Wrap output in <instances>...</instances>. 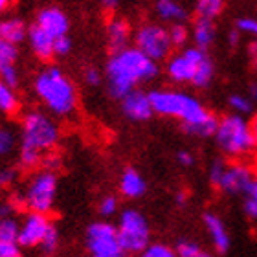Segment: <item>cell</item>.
<instances>
[{"label": "cell", "instance_id": "cell-1", "mask_svg": "<svg viewBox=\"0 0 257 257\" xmlns=\"http://www.w3.org/2000/svg\"><path fill=\"white\" fill-rule=\"evenodd\" d=\"M160 72V63L149 59L134 46L114 52L105 66L108 96L119 101L125 94L138 88V85L155 81Z\"/></svg>", "mask_w": 257, "mask_h": 257}, {"label": "cell", "instance_id": "cell-2", "mask_svg": "<svg viewBox=\"0 0 257 257\" xmlns=\"http://www.w3.org/2000/svg\"><path fill=\"white\" fill-rule=\"evenodd\" d=\"M33 92L54 118H70L77 110V86L55 64H46L33 77Z\"/></svg>", "mask_w": 257, "mask_h": 257}, {"label": "cell", "instance_id": "cell-3", "mask_svg": "<svg viewBox=\"0 0 257 257\" xmlns=\"http://www.w3.org/2000/svg\"><path fill=\"white\" fill-rule=\"evenodd\" d=\"M166 75L175 85L189 83L195 88H208L215 77V64L206 50L186 46L167 57Z\"/></svg>", "mask_w": 257, "mask_h": 257}, {"label": "cell", "instance_id": "cell-4", "mask_svg": "<svg viewBox=\"0 0 257 257\" xmlns=\"http://www.w3.org/2000/svg\"><path fill=\"white\" fill-rule=\"evenodd\" d=\"M155 114L177 119L178 123H193L209 112L204 103L193 94L178 88H156L149 92Z\"/></svg>", "mask_w": 257, "mask_h": 257}, {"label": "cell", "instance_id": "cell-5", "mask_svg": "<svg viewBox=\"0 0 257 257\" xmlns=\"http://www.w3.org/2000/svg\"><path fill=\"white\" fill-rule=\"evenodd\" d=\"M213 138L220 153L231 160H241L242 156H248L253 151L252 131L246 116L239 114L220 116Z\"/></svg>", "mask_w": 257, "mask_h": 257}, {"label": "cell", "instance_id": "cell-6", "mask_svg": "<svg viewBox=\"0 0 257 257\" xmlns=\"http://www.w3.org/2000/svg\"><path fill=\"white\" fill-rule=\"evenodd\" d=\"M57 188H59L57 173L48 171V169H39L28 178L22 193L15 195L11 202L17 209L26 208L28 211L50 215V211L55 206Z\"/></svg>", "mask_w": 257, "mask_h": 257}, {"label": "cell", "instance_id": "cell-7", "mask_svg": "<svg viewBox=\"0 0 257 257\" xmlns=\"http://www.w3.org/2000/svg\"><path fill=\"white\" fill-rule=\"evenodd\" d=\"M61 140L59 123L52 114L43 110H30L21 121V145L32 147L39 153L55 151Z\"/></svg>", "mask_w": 257, "mask_h": 257}, {"label": "cell", "instance_id": "cell-8", "mask_svg": "<svg viewBox=\"0 0 257 257\" xmlns=\"http://www.w3.org/2000/svg\"><path fill=\"white\" fill-rule=\"evenodd\" d=\"M118 239L125 255H138L151 242L149 220L142 211L127 208L118 213Z\"/></svg>", "mask_w": 257, "mask_h": 257}, {"label": "cell", "instance_id": "cell-9", "mask_svg": "<svg viewBox=\"0 0 257 257\" xmlns=\"http://www.w3.org/2000/svg\"><path fill=\"white\" fill-rule=\"evenodd\" d=\"M133 46L156 63H166L173 54L169 30L158 22H144L133 32Z\"/></svg>", "mask_w": 257, "mask_h": 257}, {"label": "cell", "instance_id": "cell-10", "mask_svg": "<svg viewBox=\"0 0 257 257\" xmlns=\"http://www.w3.org/2000/svg\"><path fill=\"white\" fill-rule=\"evenodd\" d=\"M88 255L94 257H127L119 244L116 224L105 220H96L88 224L85 233Z\"/></svg>", "mask_w": 257, "mask_h": 257}, {"label": "cell", "instance_id": "cell-11", "mask_svg": "<svg viewBox=\"0 0 257 257\" xmlns=\"http://www.w3.org/2000/svg\"><path fill=\"white\" fill-rule=\"evenodd\" d=\"M252 182L253 167H250L242 160H231L230 164L226 162L224 171L220 175L219 184L215 189L228 197H237V195H244Z\"/></svg>", "mask_w": 257, "mask_h": 257}, {"label": "cell", "instance_id": "cell-12", "mask_svg": "<svg viewBox=\"0 0 257 257\" xmlns=\"http://www.w3.org/2000/svg\"><path fill=\"white\" fill-rule=\"evenodd\" d=\"M50 226H52V220L46 213L28 211L22 222H19V239H17V242L22 248L39 246Z\"/></svg>", "mask_w": 257, "mask_h": 257}, {"label": "cell", "instance_id": "cell-13", "mask_svg": "<svg viewBox=\"0 0 257 257\" xmlns=\"http://www.w3.org/2000/svg\"><path fill=\"white\" fill-rule=\"evenodd\" d=\"M119 105H121V112H123L125 118L134 121V123L149 121L155 116V110H153V105H151L149 92L140 90V88H134L128 94H125L119 99Z\"/></svg>", "mask_w": 257, "mask_h": 257}, {"label": "cell", "instance_id": "cell-14", "mask_svg": "<svg viewBox=\"0 0 257 257\" xmlns=\"http://www.w3.org/2000/svg\"><path fill=\"white\" fill-rule=\"evenodd\" d=\"M35 24L39 28H43L44 32L50 33L54 39L68 35L70 32V19L61 8L57 6H46L39 11L35 17Z\"/></svg>", "mask_w": 257, "mask_h": 257}, {"label": "cell", "instance_id": "cell-15", "mask_svg": "<svg viewBox=\"0 0 257 257\" xmlns=\"http://www.w3.org/2000/svg\"><path fill=\"white\" fill-rule=\"evenodd\" d=\"M202 224L215 252L217 253L228 252L231 244V237H230V231H228V228H226V224H224V220L220 219V215H217L215 211H206V213L202 215Z\"/></svg>", "mask_w": 257, "mask_h": 257}, {"label": "cell", "instance_id": "cell-16", "mask_svg": "<svg viewBox=\"0 0 257 257\" xmlns=\"http://www.w3.org/2000/svg\"><path fill=\"white\" fill-rule=\"evenodd\" d=\"M105 35H107L108 52L114 54V52H119V50L131 46V43H133V26L128 24L127 19L114 15L107 21Z\"/></svg>", "mask_w": 257, "mask_h": 257}, {"label": "cell", "instance_id": "cell-17", "mask_svg": "<svg viewBox=\"0 0 257 257\" xmlns=\"http://www.w3.org/2000/svg\"><path fill=\"white\" fill-rule=\"evenodd\" d=\"M28 46L32 50V54L43 63H50L54 59V41L55 39L46 33L43 28H39L35 22L32 26H28V35H26Z\"/></svg>", "mask_w": 257, "mask_h": 257}, {"label": "cell", "instance_id": "cell-18", "mask_svg": "<svg viewBox=\"0 0 257 257\" xmlns=\"http://www.w3.org/2000/svg\"><path fill=\"white\" fill-rule=\"evenodd\" d=\"M119 195L127 200H136V198L144 197L147 191V182H145L144 175L136 169V167H125L121 175H119L118 184Z\"/></svg>", "mask_w": 257, "mask_h": 257}, {"label": "cell", "instance_id": "cell-19", "mask_svg": "<svg viewBox=\"0 0 257 257\" xmlns=\"http://www.w3.org/2000/svg\"><path fill=\"white\" fill-rule=\"evenodd\" d=\"M189 32H191L193 46L206 50V52L211 48V44L215 43V37H217L215 21H209V19H198V17H195V22H193Z\"/></svg>", "mask_w": 257, "mask_h": 257}, {"label": "cell", "instance_id": "cell-20", "mask_svg": "<svg viewBox=\"0 0 257 257\" xmlns=\"http://www.w3.org/2000/svg\"><path fill=\"white\" fill-rule=\"evenodd\" d=\"M28 24L22 21L21 17H0V39H4L11 44H22L26 41Z\"/></svg>", "mask_w": 257, "mask_h": 257}, {"label": "cell", "instance_id": "cell-21", "mask_svg": "<svg viewBox=\"0 0 257 257\" xmlns=\"http://www.w3.org/2000/svg\"><path fill=\"white\" fill-rule=\"evenodd\" d=\"M155 13L162 22L167 24L188 21V10L178 0H156Z\"/></svg>", "mask_w": 257, "mask_h": 257}, {"label": "cell", "instance_id": "cell-22", "mask_svg": "<svg viewBox=\"0 0 257 257\" xmlns=\"http://www.w3.org/2000/svg\"><path fill=\"white\" fill-rule=\"evenodd\" d=\"M217 123H219L217 114H213L209 110L206 116H202V118L193 121V123H182L180 128H182L184 134L193 136V138H213Z\"/></svg>", "mask_w": 257, "mask_h": 257}, {"label": "cell", "instance_id": "cell-23", "mask_svg": "<svg viewBox=\"0 0 257 257\" xmlns=\"http://www.w3.org/2000/svg\"><path fill=\"white\" fill-rule=\"evenodd\" d=\"M19 110H21V99L17 96L15 88L0 79V112L4 116H15Z\"/></svg>", "mask_w": 257, "mask_h": 257}, {"label": "cell", "instance_id": "cell-24", "mask_svg": "<svg viewBox=\"0 0 257 257\" xmlns=\"http://www.w3.org/2000/svg\"><path fill=\"white\" fill-rule=\"evenodd\" d=\"M226 4H228V0H197L195 2V17L215 21L217 17L222 15Z\"/></svg>", "mask_w": 257, "mask_h": 257}, {"label": "cell", "instance_id": "cell-25", "mask_svg": "<svg viewBox=\"0 0 257 257\" xmlns=\"http://www.w3.org/2000/svg\"><path fill=\"white\" fill-rule=\"evenodd\" d=\"M41 162H43V153H39L32 147H26V145L19 147V166H21V169L35 171L37 167H41Z\"/></svg>", "mask_w": 257, "mask_h": 257}, {"label": "cell", "instance_id": "cell-26", "mask_svg": "<svg viewBox=\"0 0 257 257\" xmlns=\"http://www.w3.org/2000/svg\"><path fill=\"white\" fill-rule=\"evenodd\" d=\"M169 39H171V44L175 50H182L188 46L189 39H191V32L189 28L186 26V22H175V24H169Z\"/></svg>", "mask_w": 257, "mask_h": 257}, {"label": "cell", "instance_id": "cell-27", "mask_svg": "<svg viewBox=\"0 0 257 257\" xmlns=\"http://www.w3.org/2000/svg\"><path fill=\"white\" fill-rule=\"evenodd\" d=\"M17 144H19V138L15 131L8 125H0V158L13 155L17 151Z\"/></svg>", "mask_w": 257, "mask_h": 257}, {"label": "cell", "instance_id": "cell-28", "mask_svg": "<svg viewBox=\"0 0 257 257\" xmlns=\"http://www.w3.org/2000/svg\"><path fill=\"white\" fill-rule=\"evenodd\" d=\"M138 257H178L175 252V246L167 244V242H153L151 241L147 246L138 253Z\"/></svg>", "mask_w": 257, "mask_h": 257}, {"label": "cell", "instance_id": "cell-29", "mask_svg": "<svg viewBox=\"0 0 257 257\" xmlns=\"http://www.w3.org/2000/svg\"><path fill=\"white\" fill-rule=\"evenodd\" d=\"M228 105H230L231 112L239 114V116H248L253 112V101L246 94H231L228 97Z\"/></svg>", "mask_w": 257, "mask_h": 257}, {"label": "cell", "instance_id": "cell-30", "mask_svg": "<svg viewBox=\"0 0 257 257\" xmlns=\"http://www.w3.org/2000/svg\"><path fill=\"white\" fill-rule=\"evenodd\" d=\"M61 244V233L59 230H57V226L52 222V226L48 228V231L44 233L43 241H41V250L44 252V255H52V253L57 252V248H59Z\"/></svg>", "mask_w": 257, "mask_h": 257}, {"label": "cell", "instance_id": "cell-31", "mask_svg": "<svg viewBox=\"0 0 257 257\" xmlns=\"http://www.w3.org/2000/svg\"><path fill=\"white\" fill-rule=\"evenodd\" d=\"M242 211L250 220H257V180L253 178V182L250 184L248 191L242 195Z\"/></svg>", "mask_w": 257, "mask_h": 257}, {"label": "cell", "instance_id": "cell-32", "mask_svg": "<svg viewBox=\"0 0 257 257\" xmlns=\"http://www.w3.org/2000/svg\"><path fill=\"white\" fill-rule=\"evenodd\" d=\"M97 213L101 215L103 219H110L119 213V200L116 195H105L99 198L97 204Z\"/></svg>", "mask_w": 257, "mask_h": 257}, {"label": "cell", "instance_id": "cell-33", "mask_svg": "<svg viewBox=\"0 0 257 257\" xmlns=\"http://www.w3.org/2000/svg\"><path fill=\"white\" fill-rule=\"evenodd\" d=\"M17 61H19V46L0 39V68L17 64Z\"/></svg>", "mask_w": 257, "mask_h": 257}, {"label": "cell", "instance_id": "cell-34", "mask_svg": "<svg viewBox=\"0 0 257 257\" xmlns=\"http://www.w3.org/2000/svg\"><path fill=\"white\" fill-rule=\"evenodd\" d=\"M19 239V222L13 217L0 219V241L17 242Z\"/></svg>", "mask_w": 257, "mask_h": 257}, {"label": "cell", "instance_id": "cell-35", "mask_svg": "<svg viewBox=\"0 0 257 257\" xmlns=\"http://www.w3.org/2000/svg\"><path fill=\"white\" fill-rule=\"evenodd\" d=\"M202 250L200 242L193 241V239H180L175 244V252H177L178 257H193L195 253H198Z\"/></svg>", "mask_w": 257, "mask_h": 257}, {"label": "cell", "instance_id": "cell-36", "mask_svg": "<svg viewBox=\"0 0 257 257\" xmlns=\"http://www.w3.org/2000/svg\"><path fill=\"white\" fill-rule=\"evenodd\" d=\"M235 28L242 35H250L257 43V19H253V17H241L235 22Z\"/></svg>", "mask_w": 257, "mask_h": 257}, {"label": "cell", "instance_id": "cell-37", "mask_svg": "<svg viewBox=\"0 0 257 257\" xmlns=\"http://www.w3.org/2000/svg\"><path fill=\"white\" fill-rule=\"evenodd\" d=\"M0 79L4 81L6 85H10V86H13V88H17V86H19V83H21V74H19L17 64H10V66L0 68Z\"/></svg>", "mask_w": 257, "mask_h": 257}, {"label": "cell", "instance_id": "cell-38", "mask_svg": "<svg viewBox=\"0 0 257 257\" xmlns=\"http://www.w3.org/2000/svg\"><path fill=\"white\" fill-rule=\"evenodd\" d=\"M72 48H74V43H72L70 35H63V37H57L54 41V55L55 57H66V55H70Z\"/></svg>", "mask_w": 257, "mask_h": 257}, {"label": "cell", "instance_id": "cell-39", "mask_svg": "<svg viewBox=\"0 0 257 257\" xmlns=\"http://www.w3.org/2000/svg\"><path fill=\"white\" fill-rule=\"evenodd\" d=\"M224 166H226V162L220 160V158H217V160H213L211 164H209L208 180L213 189L217 188V184H219V178H220V175H222V171H224Z\"/></svg>", "mask_w": 257, "mask_h": 257}, {"label": "cell", "instance_id": "cell-40", "mask_svg": "<svg viewBox=\"0 0 257 257\" xmlns=\"http://www.w3.org/2000/svg\"><path fill=\"white\" fill-rule=\"evenodd\" d=\"M83 79H85V83H86L88 86H92V88H96V86L101 85L103 74L96 68V66H86V68L83 70Z\"/></svg>", "mask_w": 257, "mask_h": 257}, {"label": "cell", "instance_id": "cell-41", "mask_svg": "<svg viewBox=\"0 0 257 257\" xmlns=\"http://www.w3.org/2000/svg\"><path fill=\"white\" fill-rule=\"evenodd\" d=\"M17 180V169L10 166H0V189L10 188Z\"/></svg>", "mask_w": 257, "mask_h": 257}, {"label": "cell", "instance_id": "cell-42", "mask_svg": "<svg viewBox=\"0 0 257 257\" xmlns=\"http://www.w3.org/2000/svg\"><path fill=\"white\" fill-rule=\"evenodd\" d=\"M0 257H24L22 255V246L19 242L0 241Z\"/></svg>", "mask_w": 257, "mask_h": 257}, {"label": "cell", "instance_id": "cell-43", "mask_svg": "<svg viewBox=\"0 0 257 257\" xmlns=\"http://www.w3.org/2000/svg\"><path fill=\"white\" fill-rule=\"evenodd\" d=\"M61 166V158L59 155H55V151H50V153H44L43 162H41V167L43 169H48V171H57Z\"/></svg>", "mask_w": 257, "mask_h": 257}, {"label": "cell", "instance_id": "cell-44", "mask_svg": "<svg viewBox=\"0 0 257 257\" xmlns=\"http://www.w3.org/2000/svg\"><path fill=\"white\" fill-rule=\"evenodd\" d=\"M177 162L182 167H191L193 164H195V156H193L191 151L182 149V151H178L177 153Z\"/></svg>", "mask_w": 257, "mask_h": 257}, {"label": "cell", "instance_id": "cell-45", "mask_svg": "<svg viewBox=\"0 0 257 257\" xmlns=\"http://www.w3.org/2000/svg\"><path fill=\"white\" fill-rule=\"evenodd\" d=\"M241 39H242V33L237 28H231L230 33H228V44H230V48L235 50L241 44Z\"/></svg>", "mask_w": 257, "mask_h": 257}, {"label": "cell", "instance_id": "cell-46", "mask_svg": "<svg viewBox=\"0 0 257 257\" xmlns=\"http://www.w3.org/2000/svg\"><path fill=\"white\" fill-rule=\"evenodd\" d=\"M17 211V208L13 206L11 200H6V202H0V219H6V217H13V213Z\"/></svg>", "mask_w": 257, "mask_h": 257}, {"label": "cell", "instance_id": "cell-47", "mask_svg": "<svg viewBox=\"0 0 257 257\" xmlns=\"http://www.w3.org/2000/svg\"><path fill=\"white\" fill-rule=\"evenodd\" d=\"M248 57H250L252 66L257 70V43L255 41H252V43L248 44Z\"/></svg>", "mask_w": 257, "mask_h": 257}, {"label": "cell", "instance_id": "cell-48", "mask_svg": "<svg viewBox=\"0 0 257 257\" xmlns=\"http://www.w3.org/2000/svg\"><path fill=\"white\" fill-rule=\"evenodd\" d=\"M175 200H177L178 206H186L189 200V193L188 189H180V191H177V195H175Z\"/></svg>", "mask_w": 257, "mask_h": 257}, {"label": "cell", "instance_id": "cell-49", "mask_svg": "<svg viewBox=\"0 0 257 257\" xmlns=\"http://www.w3.org/2000/svg\"><path fill=\"white\" fill-rule=\"evenodd\" d=\"M250 131H252L253 151H257V114H253L252 119H250Z\"/></svg>", "mask_w": 257, "mask_h": 257}, {"label": "cell", "instance_id": "cell-50", "mask_svg": "<svg viewBox=\"0 0 257 257\" xmlns=\"http://www.w3.org/2000/svg\"><path fill=\"white\" fill-rule=\"evenodd\" d=\"M246 96L250 97V99H252L253 103H257V81H252V83L248 85Z\"/></svg>", "mask_w": 257, "mask_h": 257}, {"label": "cell", "instance_id": "cell-51", "mask_svg": "<svg viewBox=\"0 0 257 257\" xmlns=\"http://www.w3.org/2000/svg\"><path fill=\"white\" fill-rule=\"evenodd\" d=\"M119 0H101V6L105 11H114L116 8H118Z\"/></svg>", "mask_w": 257, "mask_h": 257}, {"label": "cell", "instance_id": "cell-52", "mask_svg": "<svg viewBox=\"0 0 257 257\" xmlns=\"http://www.w3.org/2000/svg\"><path fill=\"white\" fill-rule=\"evenodd\" d=\"M11 6H13V0H0V17L6 15Z\"/></svg>", "mask_w": 257, "mask_h": 257}, {"label": "cell", "instance_id": "cell-53", "mask_svg": "<svg viewBox=\"0 0 257 257\" xmlns=\"http://www.w3.org/2000/svg\"><path fill=\"white\" fill-rule=\"evenodd\" d=\"M193 257H213V253H211V252H208V250H204V248H202V250H200V252H198V253H195V255H193Z\"/></svg>", "mask_w": 257, "mask_h": 257}, {"label": "cell", "instance_id": "cell-54", "mask_svg": "<svg viewBox=\"0 0 257 257\" xmlns=\"http://www.w3.org/2000/svg\"><path fill=\"white\" fill-rule=\"evenodd\" d=\"M253 178H255V180H257V167H255V169H253Z\"/></svg>", "mask_w": 257, "mask_h": 257}, {"label": "cell", "instance_id": "cell-55", "mask_svg": "<svg viewBox=\"0 0 257 257\" xmlns=\"http://www.w3.org/2000/svg\"><path fill=\"white\" fill-rule=\"evenodd\" d=\"M43 257H50V255H43Z\"/></svg>", "mask_w": 257, "mask_h": 257}, {"label": "cell", "instance_id": "cell-56", "mask_svg": "<svg viewBox=\"0 0 257 257\" xmlns=\"http://www.w3.org/2000/svg\"><path fill=\"white\" fill-rule=\"evenodd\" d=\"M88 257H94V255H88Z\"/></svg>", "mask_w": 257, "mask_h": 257}]
</instances>
